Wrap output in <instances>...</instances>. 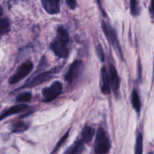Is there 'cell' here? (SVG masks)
Returning a JSON list of instances; mask_svg holds the SVG:
<instances>
[{
  "label": "cell",
  "mask_w": 154,
  "mask_h": 154,
  "mask_svg": "<svg viewBox=\"0 0 154 154\" xmlns=\"http://www.w3.org/2000/svg\"><path fill=\"white\" fill-rule=\"evenodd\" d=\"M149 154H153V153H149Z\"/></svg>",
  "instance_id": "25"
},
{
  "label": "cell",
  "mask_w": 154,
  "mask_h": 154,
  "mask_svg": "<svg viewBox=\"0 0 154 154\" xmlns=\"http://www.w3.org/2000/svg\"><path fill=\"white\" fill-rule=\"evenodd\" d=\"M57 38H58L62 39L63 41H66V42H69V35H68L67 31L66 30V29H64V27L63 26H59L57 28Z\"/></svg>",
  "instance_id": "18"
},
{
  "label": "cell",
  "mask_w": 154,
  "mask_h": 154,
  "mask_svg": "<svg viewBox=\"0 0 154 154\" xmlns=\"http://www.w3.org/2000/svg\"><path fill=\"white\" fill-rule=\"evenodd\" d=\"M82 62L81 60L74 61L68 69L67 72L65 75V80L69 83L75 81L80 75L82 69Z\"/></svg>",
  "instance_id": "7"
},
{
  "label": "cell",
  "mask_w": 154,
  "mask_h": 154,
  "mask_svg": "<svg viewBox=\"0 0 154 154\" xmlns=\"http://www.w3.org/2000/svg\"><path fill=\"white\" fill-rule=\"evenodd\" d=\"M96 52L98 54V57H99L100 60L102 62L104 61V51H103V48L101 45H98L96 47Z\"/></svg>",
  "instance_id": "21"
},
{
  "label": "cell",
  "mask_w": 154,
  "mask_h": 154,
  "mask_svg": "<svg viewBox=\"0 0 154 154\" xmlns=\"http://www.w3.org/2000/svg\"><path fill=\"white\" fill-rule=\"evenodd\" d=\"M83 148H84V143L81 140H79V141H76L72 146V147L69 149L67 154H80L82 151Z\"/></svg>",
  "instance_id": "16"
},
{
  "label": "cell",
  "mask_w": 154,
  "mask_h": 154,
  "mask_svg": "<svg viewBox=\"0 0 154 154\" xmlns=\"http://www.w3.org/2000/svg\"><path fill=\"white\" fill-rule=\"evenodd\" d=\"M130 9H131V14L132 15L136 16V15L138 14L139 8L137 0H131L130 1Z\"/></svg>",
  "instance_id": "20"
},
{
  "label": "cell",
  "mask_w": 154,
  "mask_h": 154,
  "mask_svg": "<svg viewBox=\"0 0 154 154\" xmlns=\"http://www.w3.org/2000/svg\"><path fill=\"white\" fill-rule=\"evenodd\" d=\"M131 102L133 108L137 113H139L140 111V100L139 97V94L136 90H133L131 92Z\"/></svg>",
  "instance_id": "13"
},
{
  "label": "cell",
  "mask_w": 154,
  "mask_h": 154,
  "mask_svg": "<svg viewBox=\"0 0 154 154\" xmlns=\"http://www.w3.org/2000/svg\"><path fill=\"white\" fill-rule=\"evenodd\" d=\"M101 91L104 95L110 94L111 91L108 71L106 67H103L101 69Z\"/></svg>",
  "instance_id": "9"
},
{
  "label": "cell",
  "mask_w": 154,
  "mask_h": 154,
  "mask_svg": "<svg viewBox=\"0 0 154 154\" xmlns=\"http://www.w3.org/2000/svg\"><path fill=\"white\" fill-rule=\"evenodd\" d=\"M95 135V129L91 126H85L82 129L81 133V140L84 144L90 142Z\"/></svg>",
  "instance_id": "12"
},
{
  "label": "cell",
  "mask_w": 154,
  "mask_h": 154,
  "mask_svg": "<svg viewBox=\"0 0 154 154\" xmlns=\"http://www.w3.org/2000/svg\"><path fill=\"white\" fill-rule=\"evenodd\" d=\"M29 124L24 123V122H18V123L13 124L11 127V131L14 133H21V132H25L29 129Z\"/></svg>",
  "instance_id": "15"
},
{
  "label": "cell",
  "mask_w": 154,
  "mask_h": 154,
  "mask_svg": "<svg viewBox=\"0 0 154 154\" xmlns=\"http://www.w3.org/2000/svg\"><path fill=\"white\" fill-rule=\"evenodd\" d=\"M32 99V94L30 92H24V93H21L18 97L16 98V101L18 102H21V103H24V102H28L31 100Z\"/></svg>",
  "instance_id": "19"
},
{
  "label": "cell",
  "mask_w": 154,
  "mask_h": 154,
  "mask_svg": "<svg viewBox=\"0 0 154 154\" xmlns=\"http://www.w3.org/2000/svg\"><path fill=\"white\" fill-rule=\"evenodd\" d=\"M101 27H102L103 32H104V35H105L106 38H107V39L108 40V42L113 45V47L115 48V50L117 51V52H119V55H120L121 57L122 58V50H121V47L120 45H119V41H118L116 32L114 31V29H113L108 23H105L104 21L102 22Z\"/></svg>",
  "instance_id": "4"
},
{
  "label": "cell",
  "mask_w": 154,
  "mask_h": 154,
  "mask_svg": "<svg viewBox=\"0 0 154 154\" xmlns=\"http://www.w3.org/2000/svg\"><path fill=\"white\" fill-rule=\"evenodd\" d=\"M66 5L70 9L73 10L76 7V1L75 0H66Z\"/></svg>",
  "instance_id": "22"
},
{
  "label": "cell",
  "mask_w": 154,
  "mask_h": 154,
  "mask_svg": "<svg viewBox=\"0 0 154 154\" xmlns=\"http://www.w3.org/2000/svg\"><path fill=\"white\" fill-rule=\"evenodd\" d=\"M58 70H59V68H54V69H51V70L49 71H46V72H42V73H40L39 75H36V77H34V78L29 80V81L24 84L23 87H36V86L44 83L45 81H48V80L51 79V78L53 77V75L58 72Z\"/></svg>",
  "instance_id": "5"
},
{
  "label": "cell",
  "mask_w": 154,
  "mask_h": 154,
  "mask_svg": "<svg viewBox=\"0 0 154 154\" xmlns=\"http://www.w3.org/2000/svg\"><path fill=\"white\" fill-rule=\"evenodd\" d=\"M27 108H28V106H27V105H24V103L19 104V105L11 107V108H9L8 109L3 111V112L0 114V121H2V120H4V119H5L6 117H10V116L14 115V114H18V113L21 112V111H25Z\"/></svg>",
  "instance_id": "11"
},
{
  "label": "cell",
  "mask_w": 154,
  "mask_h": 154,
  "mask_svg": "<svg viewBox=\"0 0 154 154\" xmlns=\"http://www.w3.org/2000/svg\"><path fill=\"white\" fill-rule=\"evenodd\" d=\"M33 69V63L31 61H26L18 68L15 73L9 79V84H14L19 82L31 72Z\"/></svg>",
  "instance_id": "3"
},
{
  "label": "cell",
  "mask_w": 154,
  "mask_h": 154,
  "mask_svg": "<svg viewBox=\"0 0 154 154\" xmlns=\"http://www.w3.org/2000/svg\"><path fill=\"white\" fill-rule=\"evenodd\" d=\"M68 43L69 42L56 37V38L51 42V49L57 57L60 58H65L69 54V50L67 48Z\"/></svg>",
  "instance_id": "6"
},
{
  "label": "cell",
  "mask_w": 154,
  "mask_h": 154,
  "mask_svg": "<svg viewBox=\"0 0 154 154\" xmlns=\"http://www.w3.org/2000/svg\"><path fill=\"white\" fill-rule=\"evenodd\" d=\"M63 91V85L59 81H55L51 86L42 90V100L49 102L58 97Z\"/></svg>",
  "instance_id": "2"
},
{
  "label": "cell",
  "mask_w": 154,
  "mask_h": 154,
  "mask_svg": "<svg viewBox=\"0 0 154 154\" xmlns=\"http://www.w3.org/2000/svg\"><path fill=\"white\" fill-rule=\"evenodd\" d=\"M110 141L107 134L103 128L97 131L95 141V152L97 154H105L110 150Z\"/></svg>",
  "instance_id": "1"
},
{
  "label": "cell",
  "mask_w": 154,
  "mask_h": 154,
  "mask_svg": "<svg viewBox=\"0 0 154 154\" xmlns=\"http://www.w3.org/2000/svg\"><path fill=\"white\" fill-rule=\"evenodd\" d=\"M151 11H152V15L154 17V0L151 1Z\"/></svg>",
  "instance_id": "23"
},
{
  "label": "cell",
  "mask_w": 154,
  "mask_h": 154,
  "mask_svg": "<svg viewBox=\"0 0 154 154\" xmlns=\"http://www.w3.org/2000/svg\"><path fill=\"white\" fill-rule=\"evenodd\" d=\"M10 30V23L5 17H2V8H0V34L7 33Z\"/></svg>",
  "instance_id": "14"
},
{
  "label": "cell",
  "mask_w": 154,
  "mask_h": 154,
  "mask_svg": "<svg viewBox=\"0 0 154 154\" xmlns=\"http://www.w3.org/2000/svg\"><path fill=\"white\" fill-rule=\"evenodd\" d=\"M45 11L49 14H57L60 12V0H41Z\"/></svg>",
  "instance_id": "10"
},
{
  "label": "cell",
  "mask_w": 154,
  "mask_h": 154,
  "mask_svg": "<svg viewBox=\"0 0 154 154\" xmlns=\"http://www.w3.org/2000/svg\"><path fill=\"white\" fill-rule=\"evenodd\" d=\"M108 74L109 78H110L111 90H113V92L116 93L119 91V87H120V78H119V74H118L117 70L114 66L110 65L109 66Z\"/></svg>",
  "instance_id": "8"
},
{
  "label": "cell",
  "mask_w": 154,
  "mask_h": 154,
  "mask_svg": "<svg viewBox=\"0 0 154 154\" xmlns=\"http://www.w3.org/2000/svg\"><path fill=\"white\" fill-rule=\"evenodd\" d=\"M96 2H97V3H98V5L100 6V8H101L102 9V8H101V1H100V0H96Z\"/></svg>",
  "instance_id": "24"
},
{
  "label": "cell",
  "mask_w": 154,
  "mask_h": 154,
  "mask_svg": "<svg viewBox=\"0 0 154 154\" xmlns=\"http://www.w3.org/2000/svg\"><path fill=\"white\" fill-rule=\"evenodd\" d=\"M0 35H1V34H0Z\"/></svg>",
  "instance_id": "26"
},
{
  "label": "cell",
  "mask_w": 154,
  "mask_h": 154,
  "mask_svg": "<svg viewBox=\"0 0 154 154\" xmlns=\"http://www.w3.org/2000/svg\"><path fill=\"white\" fill-rule=\"evenodd\" d=\"M143 153V136L141 133H139L136 138L135 144V151L134 154H142Z\"/></svg>",
  "instance_id": "17"
}]
</instances>
